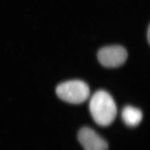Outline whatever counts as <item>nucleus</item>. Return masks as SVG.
Masks as SVG:
<instances>
[{"label": "nucleus", "instance_id": "obj_1", "mask_svg": "<svg viewBox=\"0 0 150 150\" xmlns=\"http://www.w3.org/2000/svg\"><path fill=\"white\" fill-rule=\"evenodd\" d=\"M90 111L95 121L102 126L112 123L117 115V107L112 97L106 91H97L90 102Z\"/></svg>", "mask_w": 150, "mask_h": 150}, {"label": "nucleus", "instance_id": "obj_2", "mask_svg": "<svg viewBox=\"0 0 150 150\" xmlns=\"http://www.w3.org/2000/svg\"><path fill=\"white\" fill-rule=\"evenodd\" d=\"M90 93L88 86L80 80L64 82L56 88V94L59 98L74 104L85 102L90 96Z\"/></svg>", "mask_w": 150, "mask_h": 150}, {"label": "nucleus", "instance_id": "obj_3", "mask_svg": "<svg viewBox=\"0 0 150 150\" xmlns=\"http://www.w3.org/2000/svg\"><path fill=\"white\" fill-rule=\"evenodd\" d=\"M97 57L103 66L115 68L125 62L127 58V52L121 46H109L101 48L98 52Z\"/></svg>", "mask_w": 150, "mask_h": 150}, {"label": "nucleus", "instance_id": "obj_4", "mask_svg": "<svg viewBox=\"0 0 150 150\" xmlns=\"http://www.w3.org/2000/svg\"><path fill=\"white\" fill-rule=\"evenodd\" d=\"M78 139L85 150H107L108 144L95 131L83 127L79 132Z\"/></svg>", "mask_w": 150, "mask_h": 150}, {"label": "nucleus", "instance_id": "obj_5", "mask_svg": "<svg viewBox=\"0 0 150 150\" xmlns=\"http://www.w3.org/2000/svg\"><path fill=\"white\" fill-rule=\"evenodd\" d=\"M122 118L127 126L134 127L141 122L142 119V113L137 108L127 106L122 111Z\"/></svg>", "mask_w": 150, "mask_h": 150}, {"label": "nucleus", "instance_id": "obj_6", "mask_svg": "<svg viewBox=\"0 0 150 150\" xmlns=\"http://www.w3.org/2000/svg\"><path fill=\"white\" fill-rule=\"evenodd\" d=\"M147 41H148V42L150 44V26L149 25V26L148 27V30H147Z\"/></svg>", "mask_w": 150, "mask_h": 150}]
</instances>
